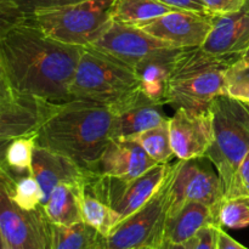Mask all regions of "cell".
<instances>
[{
  "instance_id": "obj_1",
  "label": "cell",
  "mask_w": 249,
  "mask_h": 249,
  "mask_svg": "<svg viewBox=\"0 0 249 249\" xmlns=\"http://www.w3.org/2000/svg\"><path fill=\"white\" fill-rule=\"evenodd\" d=\"M82 51L49 38L28 17L0 34V53L14 91L49 104L71 101Z\"/></svg>"
},
{
  "instance_id": "obj_2",
  "label": "cell",
  "mask_w": 249,
  "mask_h": 249,
  "mask_svg": "<svg viewBox=\"0 0 249 249\" xmlns=\"http://www.w3.org/2000/svg\"><path fill=\"white\" fill-rule=\"evenodd\" d=\"M34 135L36 146L60 153L91 173L113 139V113L106 105L80 100L49 104Z\"/></svg>"
},
{
  "instance_id": "obj_3",
  "label": "cell",
  "mask_w": 249,
  "mask_h": 249,
  "mask_svg": "<svg viewBox=\"0 0 249 249\" xmlns=\"http://www.w3.org/2000/svg\"><path fill=\"white\" fill-rule=\"evenodd\" d=\"M237 60L211 55L202 48L181 49L170 73L165 105L201 109L226 95V73Z\"/></svg>"
},
{
  "instance_id": "obj_4",
  "label": "cell",
  "mask_w": 249,
  "mask_h": 249,
  "mask_svg": "<svg viewBox=\"0 0 249 249\" xmlns=\"http://www.w3.org/2000/svg\"><path fill=\"white\" fill-rule=\"evenodd\" d=\"M209 108L213 113L214 138L204 157L215 167L225 197L238 165L249 151V106L221 95Z\"/></svg>"
},
{
  "instance_id": "obj_5",
  "label": "cell",
  "mask_w": 249,
  "mask_h": 249,
  "mask_svg": "<svg viewBox=\"0 0 249 249\" xmlns=\"http://www.w3.org/2000/svg\"><path fill=\"white\" fill-rule=\"evenodd\" d=\"M135 70L94 48H83L71 85V100L112 106L139 89Z\"/></svg>"
},
{
  "instance_id": "obj_6",
  "label": "cell",
  "mask_w": 249,
  "mask_h": 249,
  "mask_svg": "<svg viewBox=\"0 0 249 249\" xmlns=\"http://www.w3.org/2000/svg\"><path fill=\"white\" fill-rule=\"evenodd\" d=\"M114 0H85L27 16L45 36L67 45L91 46L112 23Z\"/></svg>"
},
{
  "instance_id": "obj_7",
  "label": "cell",
  "mask_w": 249,
  "mask_h": 249,
  "mask_svg": "<svg viewBox=\"0 0 249 249\" xmlns=\"http://www.w3.org/2000/svg\"><path fill=\"white\" fill-rule=\"evenodd\" d=\"M172 168L173 164L158 191L104 238L101 249L156 248L162 242L170 206Z\"/></svg>"
},
{
  "instance_id": "obj_8",
  "label": "cell",
  "mask_w": 249,
  "mask_h": 249,
  "mask_svg": "<svg viewBox=\"0 0 249 249\" xmlns=\"http://www.w3.org/2000/svg\"><path fill=\"white\" fill-rule=\"evenodd\" d=\"M12 177L0 172V235L15 249H53V224L43 207L26 211L10 196Z\"/></svg>"
},
{
  "instance_id": "obj_9",
  "label": "cell",
  "mask_w": 249,
  "mask_h": 249,
  "mask_svg": "<svg viewBox=\"0 0 249 249\" xmlns=\"http://www.w3.org/2000/svg\"><path fill=\"white\" fill-rule=\"evenodd\" d=\"M172 164H157L130 181L88 172L84 189L111 207L121 221L141 208L164 182Z\"/></svg>"
},
{
  "instance_id": "obj_10",
  "label": "cell",
  "mask_w": 249,
  "mask_h": 249,
  "mask_svg": "<svg viewBox=\"0 0 249 249\" xmlns=\"http://www.w3.org/2000/svg\"><path fill=\"white\" fill-rule=\"evenodd\" d=\"M214 168L207 157L179 160L173 164L168 215L190 202L206 204L216 211L224 198V190Z\"/></svg>"
},
{
  "instance_id": "obj_11",
  "label": "cell",
  "mask_w": 249,
  "mask_h": 249,
  "mask_svg": "<svg viewBox=\"0 0 249 249\" xmlns=\"http://www.w3.org/2000/svg\"><path fill=\"white\" fill-rule=\"evenodd\" d=\"M169 135L173 152L178 160L204 157L214 138L211 108H178L169 118Z\"/></svg>"
},
{
  "instance_id": "obj_12",
  "label": "cell",
  "mask_w": 249,
  "mask_h": 249,
  "mask_svg": "<svg viewBox=\"0 0 249 249\" xmlns=\"http://www.w3.org/2000/svg\"><path fill=\"white\" fill-rule=\"evenodd\" d=\"M90 48L135 68L152 53L174 46L155 38L140 27L112 21L105 33Z\"/></svg>"
},
{
  "instance_id": "obj_13",
  "label": "cell",
  "mask_w": 249,
  "mask_h": 249,
  "mask_svg": "<svg viewBox=\"0 0 249 249\" xmlns=\"http://www.w3.org/2000/svg\"><path fill=\"white\" fill-rule=\"evenodd\" d=\"M214 23V15L174 10L140 28L174 48H201Z\"/></svg>"
},
{
  "instance_id": "obj_14",
  "label": "cell",
  "mask_w": 249,
  "mask_h": 249,
  "mask_svg": "<svg viewBox=\"0 0 249 249\" xmlns=\"http://www.w3.org/2000/svg\"><path fill=\"white\" fill-rule=\"evenodd\" d=\"M164 105L146 96L139 88L109 106L113 113V139H125L169 121Z\"/></svg>"
},
{
  "instance_id": "obj_15",
  "label": "cell",
  "mask_w": 249,
  "mask_h": 249,
  "mask_svg": "<svg viewBox=\"0 0 249 249\" xmlns=\"http://www.w3.org/2000/svg\"><path fill=\"white\" fill-rule=\"evenodd\" d=\"M249 46V0L242 9L214 15V23L201 48L211 55L238 60Z\"/></svg>"
},
{
  "instance_id": "obj_16",
  "label": "cell",
  "mask_w": 249,
  "mask_h": 249,
  "mask_svg": "<svg viewBox=\"0 0 249 249\" xmlns=\"http://www.w3.org/2000/svg\"><path fill=\"white\" fill-rule=\"evenodd\" d=\"M140 145L125 139H112L91 173L130 181L157 165Z\"/></svg>"
},
{
  "instance_id": "obj_17",
  "label": "cell",
  "mask_w": 249,
  "mask_h": 249,
  "mask_svg": "<svg viewBox=\"0 0 249 249\" xmlns=\"http://www.w3.org/2000/svg\"><path fill=\"white\" fill-rule=\"evenodd\" d=\"M32 174L40 186L43 207L57 185L82 184L88 177V172L72 160L36 145L32 158Z\"/></svg>"
},
{
  "instance_id": "obj_18",
  "label": "cell",
  "mask_w": 249,
  "mask_h": 249,
  "mask_svg": "<svg viewBox=\"0 0 249 249\" xmlns=\"http://www.w3.org/2000/svg\"><path fill=\"white\" fill-rule=\"evenodd\" d=\"M49 102L18 95L0 104V139H16L36 134L48 111Z\"/></svg>"
},
{
  "instance_id": "obj_19",
  "label": "cell",
  "mask_w": 249,
  "mask_h": 249,
  "mask_svg": "<svg viewBox=\"0 0 249 249\" xmlns=\"http://www.w3.org/2000/svg\"><path fill=\"white\" fill-rule=\"evenodd\" d=\"M180 50L179 48H169L157 51L134 68L139 78V88L146 96L165 105L170 73Z\"/></svg>"
},
{
  "instance_id": "obj_20",
  "label": "cell",
  "mask_w": 249,
  "mask_h": 249,
  "mask_svg": "<svg viewBox=\"0 0 249 249\" xmlns=\"http://www.w3.org/2000/svg\"><path fill=\"white\" fill-rule=\"evenodd\" d=\"M208 225H219L215 209L206 204L190 202L168 215L163 238L174 243H185Z\"/></svg>"
},
{
  "instance_id": "obj_21",
  "label": "cell",
  "mask_w": 249,
  "mask_h": 249,
  "mask_svg": "<svg viewBox=\"0 0 249 249\" xmlns=\"http://www.w3.org/2000/svg\"><path fill=\"white\" fill-rule=\"evenodd\" d=\"M84 182L60 184L53 189L48 202L43 207L51 224L72 226L83 223L80 197L84 189Z\"/></svg>"
},
{
  "instance_id": "obj_22",
  "label": "cell",
  "mask_w": 249,
  "mask_h": 249,
  "mask_svg": "<svg viewBox=\"0 0 249 249\" xmlns=\"http://www.w3.org/2000/svg\"><path fill=\"white\" fill-rule=\"evenodd\" d=\"M170 11L174 9L160 0H114L112 18L121 23L141 27Z\"/></svg>"
},
{
  "instance_id": "obj_23",
  "label": "cell",
  "mask_w": 249,
  "mask_h": 249,
  "mask_svg": "<svg viewBox=\"0 0 249 249\" xmlns=\"http://www.w3.org/2000/svg\"><path fill=\"white\" fill-rule=\"evenodd\" d=\"M104 238L84 221L72 226L53 224V249H101Z\"/></svg>"
},
{
  "instance_id": "obj_24",
  "label": "cell",
  "mask_w": 249,
  "mask_h": 249,
  "mask_svg": "<svg viewBox=\"0 0 249 249\" xmlns=\"http://www.w3.org/2000/svg\"><path fill=\"white\" fill-rule=\"evenodd\" d=\"M80 211L85 224L91 226L100 235L107 237L113 229L121 223L118 214L109 206L83 189L80 197Z\"/></svg>"
},
{
  "instance_id": "obj_25",
  "label": "cell",
  "mask_w": 249,
  "mask_h": 249,
  "mask_svg": "<svg viewBox=\"0 0 249 249\" xmlns=\"http://www.w3.org/2000/svg\"><path fill=\"white\" fill-rule=\"evenodd\" d=\"M125 140H130L140 145L145 152L158 164L168 163L174 156L169 135V121L150 130L135 134Z\"/></svg>"
},
{
  "instance_id": "obj_26",
  "label": "cell",
  "mask_w": 249,
  "mask_h": 249,
  "mask_svg": "<svg viewBox=\"0 0 249 249\" xmlns=\"http://www.w3.org/2000/svg\"><path fill=\"white\" fill-rule=\"evenodd\" d=\"M36 147V135L21 136L10 142L6 152V170L11 177L32 173V158Z\"/></svg>"
},
{
  "instance_id": "obj_27",
  "label": "cell",
  "mask_w": 249,
  "mask_h": 249,
  "mask_svg": "<svg viewBox=\"0 0 249 249\" xmlns=\"http://www.w3.org/2000/svg\"><path fill=\"white\" fill-rule=\"evenodd\" d=\"M216 221L220 228L245 229L249 226V197L223 198L216 208Z\"/></svg>"
},
{
  "instance_id": "obj_28",
  "label": "cell",
  "mask_w": 249,
  "mask_h": 249,
  "mask_svg": "<svg viewBox=\"0 0 249 249\" xmlns=\"http://www.w3.org/2000/svg\"><path fill=\"white\" fill-rule=\"evenodd\" d=\"M10 196L17 206L26 211H34L43 207V194L32 173L21 177H12Z\"/></svg>"
},
{
  "instance_id": "obj_29",
  "label": "cell",
  "mask_w": 249,
  "mask_h": 249,
  "mask_svg": "<svg viewBox=\"0 0 249 249\" xmlns=\"http://www.w3.org/2000/svg\"><path fill=\"white\" fill-rule=\"evenodd\" d=\"M226 95L249 106V66L231 65L226 73Z\"/></svg>"
},
{
  "instance_id": "obj_30",
  "label": "cell",
  "mask_w": 249,
  "mask_h": 249,
  "mask_svg": "<svg viewBox=\"0 0 249 249\" xmlns=\"http://www.w3.org/2000/svg\"><path fill=\"white\" fill-rule=\"evenodd\" d=\"M238 196L249 197V151L241 162V164L238 165V169L236 172L235 178H233L230 190L224 198Z\"/></svg>"
},
{
  "instance_id": "obj_31",
  "label": "cell",
  "mask_w": 249,
  "mask_h": 249,
  "mask_svg": "<svg viewBox=\"0 0 249 249\" xmlns=\"http://www.w3.org/2000/svg\"><path fill=\"white\" fill-rule=\"evenodd\" d=\"M14 1L26 16H29L38 10L77 4L85 0H14Z\"/></svg>"
},
{
  "instance_id": "obj_32",
  "label": "cell",
  "mask_w": 249,
  "mask_h": 249,
  "mask_svg": "<svg viewBox=\"0 0 249 249\" xmlns=\"http://www.w3.org/2000/svg\"><path fill=\"white\" fill-rule=\"evenodd\" d=\"M219 228V225H208L198 231V233L190 240L191 249H216Z\"/></svg>"
},
{
  "instance_id": "obj_33",
  "label": "cell",
  "mask_w": 249,
  "mask_h": 249,
  "mask_svg": "<svg viewBox=\"0 0 249 249\" xmlns=\"http://www.w3.org/2000/svg\"><path fill=\"white\" fill-rule=\"evenodd\" d=\"M209 14L221 15L238 11L245 6L247 0H202Z\"/></svg>"
},
{
  "instance_id": "obj_34",
  "label": "cell",
  "mask_w": 249,
  "mask_h": 249,
  "mask_svg": "<svg viewBox=\"0 0 249 249\" xmlns=\"http://www.w3.org/2000/svg\"><path fill=\"white\" fill-rule=\"evenodd\" d=\"M160 1L168 5L172 9L179 10V11L207 12V14H209L202 0H160Z\"/></svg>"
},
{
  "instance_id": "obj_35",
  "label": "cell",
  "mask_w": 249,
  "mask_h": 249,
  "mask_svg": "<svg viewBox=\"0 0 249 249\" xmlns=\"http://www.w3.org/2000/svg\"><path fill=\"white\" fill-rule=\"evenodd\" d=\"M16 97L17 94L14 91L11 84H10L9 77H7L6 70H5L4 61H2L1 53H0V104L12 101Z\"/></svg>"
},
{
  "instance_id": "obj_36",
  "label": "cell",
  "mask_w": 249,
  "mask_h": 249,
  "mask_svg": "<svg viewBox=\"0 0 249 249\" xmlns=\"http://www.w3.org/2000/svg\"><path fill=\"white\" fill-rule=\"evenodd\" d=\"M216 249H248L240 242L233 240L229 233L223 230V228H219L218 230V242H216Z\"/></svg>"
},
{
  "instance_id": "obj_37",
  "label": "cell",
  "mask_w": 249,
  "mask_h": 249,
  "mask_svg": "<svg viewBox=\"0 0 249 249\" xmlns=\"http://www.w3.org/2000/svg\"><path fill=\"white\" fill-rule=\"evenodd\" d=\"M14 139H0V172L6 169V152Z\"/></svg>"
},
{
  "instance_id": "obj_38",
  "label": "cell",
  "mask_w": 249,
  "mask_h": 249,
  "mask_svg": "<svg viewBox=\"0 0 249 249\" xmlns=\"http://www.w3.org/2000/svg\"><path fill=\"white\" fill-rule=\"evenodd\" d=\"M155 249H191V243H190V241L185 243H174L163 238L162 242Z\"/></svg>"
},
{
  "instance_id": "obj_39",
  "label": "cell",
  "mask_w": 249,
  "mask_h": 249,
  "mask_svg": "<svg viewBox=\"0 0 249 249\" xmlns=\"http://www.w3.org/2000/svg\"><path fill=\"white\" fill-rule=\"evenodd\" d=\"M236 63L240 66H249V46H248L247 50L243 53V55L241 56L237 61H236Z\"/></svg>"
},
{
  "instance_id": "obj_40",
  "label": "cell",
  "mask_w": 249,
  "mask_h": 249,
  "mask_svg": "<svg viewBox=\"0 0 249 249\" xmlns=\"http://www.w3.org/2000/svg\"><path fill=\"white\" fill-rule=\"evenodd\" d=\"M0 249H15V248L11 247V246H10L9 243L1 237V235H0Z\"/></svg>"
},
{
  "instance_id": "obj_41",
  "label": "cell",
  "mask_w": 249,
  "mask_h": 249,
  "mask_svg": "<svg viewBox=\"0 0 249 249\" xmlns=\"http://www.w3.org/2000/svg\"><path fill=\"white\" fill-rule=\"evenodd\" d=\"M140 249H155V248H151V247H146V248H140Z\"/></svg>"
}]
</instances>
